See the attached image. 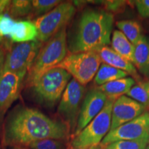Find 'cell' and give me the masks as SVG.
<instances>
[{"mask_svg":"<svg viewBox=\"0 0 149 149\" xmlns=\"http://www.w3.org/2000/svg\"><path fill=\"white\" fill-rule=\"evenodd\" d=\"M70 133L69 126L63 120H54L33 108L19 107L6 120L2 144L6 146L26 147L46 139L64 141Z\"/></svg>","mask_w":149,"mask_h":149,"instance_id":"6da1fadb","label":"cell"},{"mask_svg":"<svg viewBox=\"0 0 149 149\" xmlns=\"http://www.w3.org/2000/svg\"><path fill=\"white\" fill-rule=\"evenodd\" d=\"M114 16L102 9L85 10L74 24L68 40L70 53L98 52L111 44Z\"/></svg>","mask_w":149,"mask_h":149,"instance_id":"7a4b0ae2","label":"cell"},{"mask_svg":"<svg viewBox=\"0 0 149 149\" xmlns=\"http://www.w3.org/2000/svg\"><path fill=\"white\" fill-rule=\"evenodd\" d=\"M66 27L44 43L31 69L26 74V83L31 86L46 70L55 68L68 55Z\"/></svg>","mask_w":149,"mask_h":149,"instance_id":"3957f363","label":"cell"},{"mask_svg":"<svg viewBox=\"0 0 149 149\" xmlns=\"http://www.w3.org/2000/svg\"><path fill=\"white\" fill-rule=\"evenodd\" d=\"M71 79L64 69L55 67L44 72L30 87L39 103L53 107L61 100Z\"/></svg>","mask_w":149,"mask_h":149,"instance_id":"277c9868","label":"cell"},{"mask_svg":"<svg viewBox=\"0 0 149 149\" xmlns=\"http://www.w3.org/2000/svg\"><path fill=\"white\" fill-rule=\"evenodd\" d=\"M115 100L108 99L104 109L77 135L71 147L74 149H92L101 144L109 133L111 126L112 108Z\"/></svg>","mask_w":149,"mask_h":149,"instance_id":"5b68a950","label":"cell"},{"mask_svg":"<svg viewBox=\"0 0 149 149\" xmlns=\"http://www.w3.org/2000/svg\"><path fill=\"white\" fill-rule=\"evenodd\" d=\"M102 64V61L96 52L70 53L56 67L64 69L72 79L84 86L95 77Z\"/></svg>","mask_w":149,"mask_h":149,"instance_id":"8992f818","label":"cell"},{"mask_svg":"<svg viewBox=\"0 0 149 149\" xmlns=\"http://www.w3.org/2000/svg\"><path fill=\"white\" fill-rule=\"evenodd\" d=\"M76 12V8L71 2H61L53 10L33 21L37 27L38 35L37 40L45 43L66 27Z\"/></svg>","mask_w":149,"mask_h":149,"instance_id":"52a82bcc","label":"cell"},{"mask_svg":"<svg viewBox=\"0 0 149 149\" xmlns=\"http://www.w3.org/2000/svg\"><path fill=\"white\" fill-rule=\"evenodd\" d=\"M42 45L43 43L35 40L20 43L11 48L6 55L2 72H15L26 76Z\"/></svg>","mask_w":149,"mask_h":149,"instance_id":"ba28073f","label":"cell"},{"mask_svg":"<svg viewBox=\"0 0 149 149\" xmlns=\"http://www.w3.org/2000/svg\"><path fill=\"white\" fill-rule=\"evenodd\" d=\"M85 92V86L72 78L59 101L57 113L69 126L70 131L74 132L76 128Z\"/></svg>","mask_w":149,"mask_h":149,"instance_id":"9c48e42d","label":"cell"},{"mask_svg":"<svg viewBox=\"0 0 149 149\" xmlns=\"http://www.w3.org/2000/svg\"><path fill=\"white\" fill-rule=\"evenodd\" d=\"M149 139V111L115 129L111 130L101 142V146L120 140Z\"/></svg>","mask_w":149,"mask_h":149,"instance_id":"30bf717a","label":"cell"},{"mask_svg":"<svg viewBox=\"0 0 149 149\" xmlns=\"http://www.w3.org/2000/svg\"><path fill=\"white\" fill-rule=\"evenodd\" d=\"M25 77L11 72H2L0 74V125L7 111L19 96Z\"/></svg>","mask_w":149,"mask_h":149,"instance_id":"8fae6325","label":"cell"},{"mask_svg":"<svg viewBox=\"0 0 149 149\" xmlns=\"http://www.w3.org/2000/svg\"><path fill=\"white\" fill-rule=\"evenodd\" d=\"M148 109L127 95H122L115 100L112 108L111 130L134 120Z\"/></svg>","mask_w":149,"mask_h":149,"instance_id":"7c38bea8","label":"cell"},{"mask_svg":"<svg viewBox=\"0 0 149 149\" xmlns=\"http://www.w3.org/2000/svg\"><path fill=\"white\" fill-rule=\"evenodd\" d=\"M108 98L97 88L88 91L84 98L74 135L76 136L102 111Z\"/></svg>","mask_w":149,"mask_h":149,"instance_id":"4fadbf2b","label":"cell"},{"mask_svg":"<svg viewBox=\"0 0 149 149\" xmlns=\"http://www.w3.org/2000/svg\"><path fill=\"white\" fill-rule=\"evenodd\" d=\"M97 53L101 59L102 63L126 72L134 79L138 81V82L141 81L140 76L133 63L117 54L111 47L106 46Z\"/></svg>","mask_w":149,"mask_h":149,"instance_id":"5bb4252c","label":"cell"},{"mask_svg":"<svg viewBox=\"0 0 149 149\" xmlns=\"http://www.w3.org/2000/svg\"><path fill=\"white\" fill-rule=\"evenodd\" d=\"M38 32L37 27L32 21L15 20L10 34V42L14 43H25L37 40Z\"/></svg>","mask_w":149,"mask_h":149,"instance_id":"9a60e30c","label":"cell"},{"mask_svg":"<svg viewBox=\"0 0 149 149\" xmlns=\"http://www.w3.org/2000/svg\"><path fill=\"white\" fill-rule=\"evenodd\" d=\"M134 47L133 65L139 73L149 79V38L143 35Z\"/></svg>","mask_w":149,"mask_h":149,"instance_id":"2e32d148","label":"cell"},{"mask_svg":"<svg viewBox=\"0 0 149 149\" xmlns=\"http://www.w3.org/2000/svg\"><path fill=\"white\" fill-rule=\"evenodd\" d=\"M136 84V81L131 77L115 80L97 87L107 97L108 99L116 100L122 95H126Z\"/></svg>","mask_w":149,"mask_h":149,"instance_id":"e0dca14e","label":"cell"},{"mask_svg":"<svg viewBox=\"0 0 149 149\" xmlns=\"http://www.w3.org/2000/svg\"><path fill=\"white\" fill-rule=\"evenodd\" d=\"M111 44L113 51L133 64L135 47L119 30H115L112 33Z\"/></svg>","mask_w":149,"mask_h":149,"instance_id":"ac0fdd59","label":"cell"},{"mask_svg":"<svg viewBox=\"0 0 149 149\" xmlns=\"http://www.w3.org/2000/svg\"><path fill=\"white\" fill-rule=\"evenodd\" d=\"M128 75V74L123 70L102 63L94 78V83L97 85V87H98L115 80L126 77Z\"/></svg>","mask_w":149,"mask_h":149,"instance_id":"d6986e66","label":"cell"},{"mask_svg":"<svg viewBox=\"0 0 149 149\" xmlns=\"http://www.w3.org/2000/svg\"><path fill=\"white\" fill-rule=\"evenodd\" d=\"M116 25L119 31L125 35L133 45L143 36L142 28L139 23L135 20H121L117 22Z\"/></svg>","mask_w":149,"mask_h":149,"instance_id":"ffe728a7","label":"cell"},{"mask_svg":"<svg viewBox=\"0 0 149 149\" xmlns=\"http://www.w3.org/2000/svg\"><path fill=\"white\" fill-rule=\"evenodd\" d=\"M15 19L7 13L0 15V47L10 50L12 44L10 42V34Z\"/></svg>","mask_w":149,"mask_h":149,"instance_id":"44dd1931","label":"cell"},{"mask_svg":"<svg viewBox=\"0 0 149 149\" xmlns=\"http://www.w3.org/2000/svg\"><path fill=\"white\" fill-rule=\"evenodd\" d=\"M126 95L143 104L148 109L149 107V79L139 81Z\"/></svg>","mask_w":149,"mask_h":149,"instance_id":"7402d4cb","label":"cell"},{"mask_svg":"<svg viewBox=\"0 0 149 149\" xmlns=\"http://www.w3.org/2000/svg\"><path fill=\"white\" fill-rule=\"evenodd\" d=\"M32 8V1L13 0L10 1L6 10V13L14 19L22 17L31 15Z\"/></svg>","mask_w":149,"mask_h":149,"instance_id":"603a6c76","label":"cell"},{"mask_svg":"<svg viewBox=\"0 0 149 149\" xmlns=\"http://www.w3.org/2000/svg\"><path fill=\"white\" fill-rule=\"evenodd\" d=\"M61 2L59 0H33L32 11L30 15L41 17L48 13Z\"/></svg>","mask_w":149,"mask_h":149,"instance_id":"cb8c5ba5","label":"cell"},{"mask_svg":"<svg viewBox=\"0 0 149 149\" xmlns=\"http://www.w3.org/2000/svg\"><path fill=\"white\" fill-rule=\"evenodd\" d=\"M149 139L136 140H120L112 142L104 149H146Z\"/></svg>","mask_w":149,"mask_h":149,"instance_id":"d4e9b609","label":"cell"},{"mask_svg":"<svg viewBox=\"0 0 149 149\" xmlns=\"http://www.w3.org/2000/svg\"><path fill=\"white\" fill-rule=\"evenodd\" d=\"M63 140L46 139L31 144L29 146L31 149H66Z\"/></svg>","mask_w":149,"mask_h":149,"instance_id":"484cf974","label":"cell"},{"mask_svg":"<svg viewBox=\"0 0 149 149\" xmlns=\"http://www.w3.org/2000/svg\"><path fill=\"white\" fill-rule=\"evenodd\" d=\"M135 4L139 15L144 18H149V0H137Z\"/></svg>","mask_w":149,"mask_h":149,"instance_id":"4316f807","label":"cell"},{"mask_svg":"<svg viewBox=\"0 0 149 149\" xmlns=\"http://www.w3.org/2000/svg\"><path fill=\"white\" fill-rule=\"evenodd\" d=\"M126 1H107L104 2V6L106 7V10L107 12H117L119 10H122L124 8V5Z\"/></svg>","mask_w":149,"mask_h":149,"instance_id":"83f0119b","label":"cell"},{"mask_svg":"<svg viewBox=\"0 0 149 149\" xmlns=\"http://www.w3.org/2000/svg\"><path fill=\"white\" fill-rule=\"evenodd\" d=\"M6 54L4 49L0 47V74L3 71V65H4V61L6 58Z\"/></svg>","mask_w":149,"mask_h":149,"instance_id":"f1b7e54d","label":"cell"},{"mask_svg":"<svg viewBox=\"0 0 149 149\" xmlns=\"http://www.w3.org/2000/svg\"><path fill=\"white\" fill-rule=\"evenodd\" d=\"M13 149H26L25 147H20V146H17V147H13Z\"/></svg>","mask_w":149,"mask_h":149,"instance_id":"f546056e","label":"cell"},{"mask_svg":"<svg viewBox=\"0 0 149 149\" xmlns=\"http://www.w3.org/2000/svg\"><path fill=\"white\" fill-rule=\"evenodd\" d=\"M146 149H149V141H148V145H147Z\"/></svg>","mask_w":149,"mask_h":149,"instance_id":"4dcf8cb0","label":"cell"},{"mask_svg":"<svg viewBox=\"0 0 149 149\" xmlns=\"http://www.w3.org/2000/svg\"><path fill=\"white\" fill-rule=\"evenodd\" d=\"M92 149H102V148H92Z\"/></svg>","mask_w":149,"mask_h":149,"instance_id":"1f68e13d","label":"cell"},{"mask_svg":"<svg viewBox=\"0 0 149 149\" xmlns=\"http://www.w3.org/2000/svg\"><path fill=\"white\" fill-rule=\"evenodd\" d=\"M70 149H74V148H72V147H71V148H70Z\"/></svg>","mask_w":149,"mask_h":149,"instance_id":"d6a6232c","label":"cell"},{"mask_svg":"<svg viewBox=\"0 0 149 149\" xmlns=\"http://www.w3.org/2000/svg\"><path fill=\"white\" fill-rule=\"evenodd\" d=\"M0 149H1V148H0Z\"/></svg>","mask_w":149,"mask_h":149,"instance_id":"836d02e7","label":"cell"}]
</instances>
